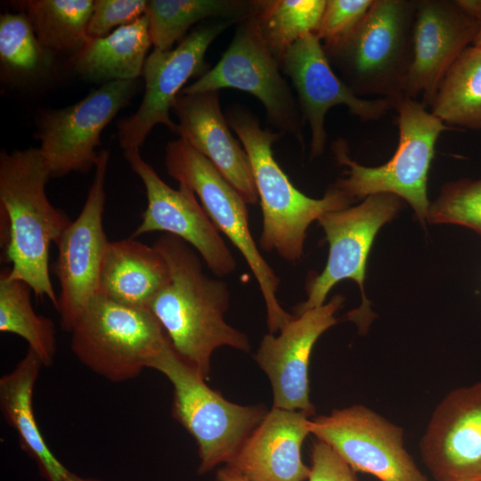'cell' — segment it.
<instances>
[{
  "instance_id": "1",
  "label": "cell",
  "mask_w": 481,
  "mask_h": 481,
  "mask_svg": "<svg viewBox=\"0 0 481 481\" xmlns=\"http://www.w3.org/2000/svg\"><path fill=\"white\" fill-rule=\"evenodd\" d=\"M153 246L168 265L169 281L149 308L178 356L208 380L216 349L250 350L249 337L224 321L228 285L208 276L200 257L180 238L163 233Z\"/></svg>"
},
{
  "instance_id": "2",
  "label": "cell",
  "mask_w": 481,
  "mask_h": 481,
  "mask_svg": "<svg viewBox=\"0 0 481 481\" xmlns=\"http://www.w3.org/2000/svg\"><path fill=\"white\" fill-rule=\"evenodd\" d=\"M48 166L39 148L0 153L1 246L8 276L26 282L37 298L58 308L49 273V250L71 223L49 201Z\"/></svg>"
},
{
  "instance_id": "3",
  "label": "cell",
  "mask_w": 481,
  "mask_h": 481,
  "mask_svg": "<svg viewBox=\"0 0 481 481\" xmlns=\"http://www.w3.org/2000/svg\"><path fill=\"white\" fill-rule=\"evenodd\" d=\"M226 120L249 157L260 200V249L275 252L287 262H298L304 254L309 225L327 212L349 207L355 200L334 185L322 199L302 193L273 157L272 145L283 134L262 128L252 112L238 105L227 110Z\"/></svg>"
},
{
  "instance_id": "4",
  "label": "cell",
  "mask_w": 481,
  "mask_h": 481,
  "mask_svg": "<svg viewBox=\"0 0 481 481\" xmlns=\"http://www.w3.org/2000/svg\"><path fill=\"white\" fill-rule=\"evenodd\" d=\"M417 0H373L356 28L340 43L323 47L342 81L361 98L404 97L413 57Z\"/></svg>"
},
{
  "instance_id": "5",
  "label": "cell",
  "mask_w": 481,
  "mask_h": 481,
  "mask_svg": "<svg viewBox=\"0 0 481 481\" xmlns=\"http://www.w3.org/2000/svg\"><path fill=\"white\" fill-rule=\"evenodd\" d=\"M399 139L392 158L379 167H365L352 159L345 140L331 145L338 163L346 166V177L334 186L355 199L379 193L394 194L406 200L424 223L430 202L428 176L440 135L454 128L427 110L420 102L403 97L395 103Z\"/></svg>"
},
{
  "instance_id": "6",
  "label": "cell",
  "mask_w": 481,
  "mask_h": 481,
  "mask_svg": "<svg viewBox=\"0 0 481 481\" xmlns=\"http://www.w3.org/2000/svg\"><path fill=\"white\" fill-rule=\"evenodd\" d=\"M150 368L163 373L173 386L172 414L196 441L199 474L228 464L268 412L261 404L240 405L226 400L178 356L170 342Z\"/></svg>"
},
{
  "instance_id": "7",
  "label": "cell",
  "mask_w": 481,
  "mask_h": 481,
  "mask_svg": "<svg viewBox=\"0 0 481 481\" xmlns=\"http://www.w3.org/2000/svg\"><path fill=\"white\" fill-rule=\"evenodd\" d=\"M77 359L103 378L120 382L150 368L169 340L150 308L118 303L96 294L71 330Z\"/></svg>"
},
{
  "instance_id": "8",
  "label": "cell",
  "mask_w": 481,
  "mask_h": 481,
  "mask_svg": "<svg viewBox=\"0 0 481 481\" xmlns=\"http://www.w3.org/2000/svg\"><path fill=\"white\" fill-rule=\"evenodd\" d=\"M165 166L171 177L194 192L219 232L242 255L264 298L269 333L277 334L294 315L278 301L280 278L254 240L248 204L217 168L182 138L167 144Z\"/></svg>"
},
{
  "instance_id": "9",
  "label": "cell",
  "mask_w": 481,
  "mask_h": 481,
  "mask_svg": "<svg viewBox=\"0 0 481 481\" xmlns=\"http://www.w3.org/2000/svg\"><path fill=\"white\" fill-rule=\"evenodd\" d=\"M402 199L389 193L369 195L363 202L327 212L318 218L329 242V257L323 271L308 283L307 298L294 308V316L324 304L330 289L340 281L357 282L363 303L346 314L361 330L371 319L369 302L364 294L368 255L376 234L401 208Z\"/></svg>"
},
{
  "instance_id": "10",
  "label": "cell",
  "mask_w": 481,
  "mask_h": 481,
  "mask_svg": "<svg viewBox=\"0 0 481 481\" xmlns=\"http://www.w3.org/2000/svg\"><path fill=\"white\" fill-rule=\"evenodd\" d=\"M281 64L266 46L254 18L238 22L232 40L220 61L181 93L233 88L248 92L264 105L278 132L289 134L303 144L304 120L290 88L280 72Z\"/></svg>"
},
{
  "instance_id": "11",
  "label": "cell",
  "mask_w": 481,
  "mask_h": 481,
  "mask_svg": "<svg viewBox=\"0 0 481 481\" xmlns=\"http://www.w3.org/2000/svg\"><path fill=\"white\" fill-rule=\"evenodd\" d=\"M136 80H117L92 90L79 102L40 114L36 137L50 177L87 173L95 167L100 135L137 92Z\"/></svg>"
},
{
  "instance_id": "12",
  "label": "cell",
  "mask_w": 481,
  "mask_h": 481,
  "mask_svg": "<svg viewBox=\"0 0 481 481\" xmlns=\"http://www.w3.org/2000/svg\"><path fill=\"white\" fill-rule=\"evenodd\" d=\"M310 432L355 472L379 481H428L404 447V429L363 404L312 419Z\"/></svg>"
},
{
  "instance_id": "13",
  "label": "cell",
  "mask_w": 481,
  "mask_h": 481,
  "mask_svg": "<svg viewBox=\"0 0 481 481\" xmlns=\"http://www.w3.org/2000/svg\"><path fill=\"white\" fill-rule=\"evenodd\" d=\"M109 158L107 149L99 151L86 202L56 243L58 257L54 273L60 285L57 311L61 328L69 332L87 304L99 293L102 262L110 242L103 229Z\"/></svg>"
},
{
  "instance_id": "14",
  "label": "cell",
  "mask_w": 481,
  "mask_h": 481,
  "mask_svg": "<svg viewBox=\"0 0 481 481\" xmlns=\"http://www.w3.org/2000/svg\"><path fill=\"white\" fill-rule=\"evenodd\" d=\"M234 23L238 21L218 20L195 29L175 49L154 48L143 67L145 89L141 105L135 113L117 122V136L124 151L140 150L151 129L159 124L175 134L177 124L169 115L175 98L191 77H200L209 69L205 62L208 46Z\"/></svg>"
},
{
  "instance_id": "15",
  "label": "cell",
  "mask_w": 481,
  "mask_h": 481,
  "mask_svg": "<svg viewBox=\"0 0 481 481\" xmlns=\"http://www.w3.org/2000/svg\"><path fill=\"white\" fill-rule=\"evenodd\" d=\"M124 156L141 178L147 198L142 222L131 238L152 232L172 234L193 247L215 275L224 277L233 273L236 259L194 192L183 183H179L178 189L167 185L141 157L138 149L124 151Z\"/></svg>"
},
{
  "instance_id": "16",
  "label": "cell",
  "mask_w": 481,
  "mask_h": 481,
  "mask_svg": "<svg viewBox=\"0 0 481 481\" xmlns=\"http://www.w3.org/2000/svg\"><path fill=\"white\" fill-rule=\"evenodd\" d=\"M281 68L290 77L298 95L302 118L311 132L312 157L324 150L327 133L325 116L337 105L363 121L377 120L394 109L393 102L384 98H361L332 70L321 41L314 33L297 40L285 53Z\"/></svg>"
},
{
  "instance_id": "17",
  "label": "cell",
  "mask_w": 481,
  "mask_h": 481,
  "mask_svg": "<svg viewBox=\"0 0 481 481\" xmlns=\"http://www.w3.org/2000/svg\"><path fill=\"white\" fill-rule=\"evenodd\" d=\"M344 300L336 295L328 303L294 316L278 335L268 332L263 337L254 359L271 382L273 407L309 417L315 413L309 396L311 353L320 336L337 323L335 314Z\"/></svg>"
},
{
  "instance_id": "18",
  "label": "cell",
  "mask_w": 481,
  "mask_h": 481,
  "mask_svg": "<svg viewBox=\"0 0 481 481\" xmlns=\"http://www.w3.org/2000/svg\"><path fill=\"white\" fill-rule=\"evenodd\" d=\"M419 449L436 481L481 480V382L447 393L435 408Z\"/></svg>"
},
{
  "instance_id": "19",
  "label": "cell",
  "mask_w": 481,
  "mask_h": 481,
  "mask_svg": "<svg viewBox=\"0 0 481 481\" xmlns=\"http://www.w3.org/2000/svg\"><path fill=\"white\" fill-rule=\"evenodd\" d=\"M479 20L461 0H417L413 57L404 97L429 107L436 89L461 53L472 45Z\"/></svg>"
},
{
  "instance_id": "20",
  "label": "cell",
  "mask_w": 481,
  "mask_h": 481,
  "mask_svg": "<svg viewBox=\"0 0 481 481\" xmlns=\"http://www.w3.org/2000/svg\"><path fill=\"white\" fill-rule=\"evenodd\" d=\"M172 110L178 118L175 134L206 157L248 205L258 195L249 157L224 118L219 91L180 93Z\"/></svg>"
},
{
  "instance_id": "21",
  "label": "cell",
  "mask_w": 481,
  "mask_h": 481,
  "mask_svg": "<svg viewBox=\"0 0 481 481\" xmlns=\"http://www.w3.org/2000/svg\"><path fill=\"white\" fill-rule=\"evenodd\" d=\"M310 417L272 407L226 467L252 481H306L310 468L301 447L310 432Z\"/></svg>"
},
{
  "instance_id": "22",
  "label": "cell",
  "mask_w": 481,
  "mask_h": 481,
  "mask_svg": "<svg viewBox=\"0 0 481 481\" xmlns=\"http://www.w3.org/2000/svg\"><path fill=\"white\" fill-rule=\"evenodd\" d=\"M169 281L162 254L133 238L110 241L101 266L99 293L134 307L149 308Z\"/></svg>"
},
{
  "instance_id": "23",
  "label": "cell",
  "mask_w": 481,
  "mask_h": 481,
  "mask_svg": "<svg viewBox=\"0 0 481 481\" xmlns=\"http://www.w3.org/2000/svg\"><path fill=\"white\" fill-rule=\"evenodd\" d=\"M44 366L30 348L16 367L0 379V406L6 421L15 429L21 447L37 461L48 481H62L70 472L49 450L33 411V392Z\"/></svg>"
},
{
  "instance_id": "24",
  "label": "cell",
  "mask_w": 481,
  "mask_h": 481,
  "mask_svg": "<svg viewBox=\"0 0 481 481\" xmlns=\"http://www.w3.org/2000/svg\"><path fill=\"white\" fill-rule=\"evenodd\" d=\"M151 45L149 19L145 14L106 37L91 39L72 58L74 69L83 80L91 83L136 80L143 75Z\"/></svg>"
},
{
  "instance_id": "25",
  "label": "cell",
  "mask_w": 481,
  "mask_h": 481,
  "mask_svg": "<svg viewBox=\"0 0 481 481\" xmlns=\"http://www.w3.org/2000/svg\"><path fill=\"white\" fill-rule=\"evenodd\" d=\"M430 112L445 125L481 130V48H466L441 80Z\"/></svg>"
},
{
  "instance_id": "26",
  "label": "cell",
  "mask_w": 481,
  "mask_h": 481,
  "mask_svg": "<svg viewBox=\"0 0 481 481\" xmlns=\"http://www.w3.org/2000/svg\"><path fill=\"white\" fill-rule=\"evenodd\" d=\"M94 4L92 0L17 2L42 45L53 53H69L72 58L91 40L87 26Z\"/></svg>"
},
{
  "instance_id": "27",
  "label": "cell",
  "mask_w": 481,
  "mask_h": 481,
  "mask_svg": "<svg viewBox=\"0 0 481 481\" xmlns=\"http://www.w3.org/2000/svg\"><path fill=\"white\" fill-rule=\"evenodd\" d=\"M252 13V1L151 0L146 15L154 48L172 50L189 28L206 18L218 17L238 22Z\"/></svg>"
},
{
  "instance_id": "28",
  "label": "cell",
  "mask_w": 481,
  "mask_h": 481,
  "mask_svg": "<svg viewBox=\"0 0 481 481\" xmlns=\"http://www.w3.org/2000/svg\"><path fill=\"white\" fill-rule=\"evenodd\" d=\"M31 288L8 276V268L0 274V330L21 337L29 343L44 366L53 363L56 354V330L53 322L37 314L30 301Z\"/></svg>"
},
{
  "instance_id": "29",
  "label": "cell",
  "mask_w": 481,
  "mask_h": 481,
  "mask_svg": "<svg viewBox=\"0 0 481 481\" xmlns=\"http://www.w3.org/2000/svg\"><path fill=\"white\" fill-rule=\"evenodd\" d=\"M326 0L252 1V13L258 30L279 63L301 37L316 32Z\"/></svg>"
},
{
  "instance_id": "30",
  "label": "cell",
  "mask_w": 481,
  "mask_h": 481,
  "mask_svg": "<svg viewBox=\"0 0 481 481\" xmlns=\"http://www.w3.org/2000/svg\"><path fill=\"white\" fill-rule=\"evenodd\" d=\"M0 61L4 72L14 79L37 77L52 65L53 53L39 42L23 12L0 17Z\"/></svg>"
},
{
  "instance_id": "31",
  "label": "cell",
  "mask_w": 481,
  "mask_h": 481,
  "mask_svg": "<svg viewBox=\"0 0 481 481\" xmlns=\"http://www.w3.org/2000/svg\"><path fill=\"white\" fill-rule=\"evenodd\" d=\"M427 220L461 225L481 235V178L446 183L430 203Z\"/></svg>"
},
{
  "instance_id": "32",
  "label": "cell",
  "mask_w": 481,
  "mask_h": 481,
  "mask_svg": "<svg viewBox=\"0 0 481 481\" xmlns=\"http://www.w3.org/2000/svg\"><path fill=\"white\" fill-rule=\"evenodd\" d=\"M373 0H326L315 32L323 47L343 41L360 23Z\"/></svg>"
},
{
  "instance_id": "33",
  "label": "cell",
  "mask_w": 481,
  "mask_h": 481,
  "mask_svg": "<svg viewBox=\"0 0 481 481\" xmlns=\"http://www.w3.org/2000/svg\"><path fill=\"white\" fill-rule=\"evenodd\" d=\"M145 0H96L87 26L90 39L110 34L113 29L126 26L146 14Z\"/></svg>"
},
{
  "instance_id": "34",
  "label": "cell",
  "mask_w": 481,
  "mask_h": 481,
  "mask_svg": "<svg viewBox=\"0 0 481 481\" xmlns=\"http://www.w3.org/2000/svg\"><path fill=\"white\" fill-rule=\"evenodd\" d=\"M307 481H357L355 472L327 444L316 440L312 447Z\"/></svg>"
},
{
  "instance_id": "35",
  "label": "cell",
  "mask_w": 481,
  "mask_h": 481,
  "mask_svg": "<svg viewBox=\"0 0 481 481\" xmlns=\"http://www.w3.org/2000/svg\"><path fill=\"white\" fill-rule=\"evenodd\" d=\"M461 2L479 20V28L472 45L481 48V0H461Z\"/></svg>"
},
{
  "instance_id": "36",
  "label": "cell",
  "mask_w": 481,
  "mask_h": 481,
  "mask_svg": "<svg viewBox=\"0 0 481 481\" xmlns=\"http://www.w3.org/2000/svg\"><path fill=\"white\" fill-rule=\"evenodd\" d=\"M217 481H252L237 474L226 466L216 471Z\"/></svg>"
},
{
  "instance_id": "37",
  "label": "cell",
  "mask_w": 481,
  "mask_h": 481,
  "mask_svg": "<svg viewBox=\"0 0 481 481\" xmlns=\"http://www.w3.org/2000/svg\"><path fill=\"white\" fill-rule=\"evenodd\" d=\"M62 481H96V480H92V479H85V478H82V477H79L74 474H72L70 472V474L66 477L64 478Z\"/></svg>"
},
{
  "instance_id": "38",
  "label": "cell",
  "mask_w": 481,
  "mask_h": 481,
  "mask_svg": "<svg viewBox=\"0 0 481 481\" xmlns=\"http://www.w3.org/2000/svg\"><path fill=\"white\" fill-rule=\"evenodd\" d=\"M470 481H481V480H470Z\"/></svg>"
}]
</instances>
